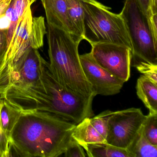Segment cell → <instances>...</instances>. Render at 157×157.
Listing matches in <instances>:
<instances>
[{
  "label": "cell",
  "mask_w": 157,
  "mask_h": 157,
  "mask_svg": "<svg viewBox=\"0 0 157 157\" xmlns=\"http://www.w3.org/2000/svg\"><path fill=\"white\" fill-rule=\"evenodd\" d=\"M1 103L0 118L3 129L10 138L12 131L18 122L22 112L2 97Z\"/></svg>",
  "instance_id": "18"
},
{
  "label": "cell",
  "mask_w": 157,
  "mask_h": 157,
  "mask_svg": "<svg viewBox=\"0 0 157 157\" xmlns=\"http://www.w3.org/2000/svg\"><path fill=\"white\" fill-rule=\"evenodd\" d=\"M76 126L52 113L22 112L9 138V157H59L73 140Z\"/></svg>",
  "instance_id": "2"
},
{
  "label": "cell",
  "mask_w": 157,
  "mask_h": 157,
  "mask_svg": "<svg viewBox=\"0 0 157 157\" xmlns=\"http://www.w3.org/2000/svg\"><path fill=\"white\" fill-rule=\"evenodd\" d=\"M85 78L95 95H113L119 93L124 82L98 65L90 53L79 55Z\"/></svg>",
  "instance_id": "9"
},
{
  "label": "cell",
  "mask_w": 157,
  "mask_h": 157,
  "mask_svg": "<svg viewBox=\"0 0 157 157\" xmlns=\"http://www.w3.org/2000/svg\"><path fill=\"white\" fill-rule=\"evenodd\" d=\"M44 60L38 49L30 48L24 57L11 86L24 89L34 85L41 78Z\"/></svg>",
  "instance_id": "11"
},
{
  "label": "cell",
  "mask_w": 157,
  "mask_h": 157,
  "mask_svg": "<svg viewBox=\"0 0 157 157\" xmlns=\"http://www.w3.org/2000/svg\"><path fill=\"white\" fill-rule=\"evenodd\" d=\"M112 112L106 110L98 115L83 119L76 124L71 135L72 138L81 146L106 143L107 120Z\"/></svg>",
  "instance_id": "10"
},
{
  "label": "cell",
  "mask_w": 157,
  "mask_h": 157,
  "mask_svg": "<svg viewBox=\"0 0 157 157\" xmlns=\"http://www.w3.org/2000/svg\"><path fill=\"white\" fill-rule=\"evenodd\" d=\"M81 2L84 39L91 46L99 43L125 46L132 52L131 41L120 14L111 12L110 8L96 0H81Z\"/></svg>",
  "instance_id": "5"
},
{
  "label": "cell",
  "mask_w": 157,
  "mask_h": 157,
  "mask_svg": "<svg viewBox=\"0 0 157 157\" xmlns=\"http://www.w3.org/2000/svg\"><path fill=\"white\" fill-rule=\"evenodd\" d=\"M1 97L0 98V110L1 108ZM10 149V139L5 133L0 118V157H8Z\"/></svg>",
  "instance_id": "22"
},
{
  "label": "cell",
  "mask_w": 157,
  "mask_h": 157,
  "mask_svg": "<svg viewBox=\"0 0 157 157\" xmlns=\"http://www.w3.org/2000/svg\"><path fill=\"white\" fill-rule=\"evenodd\" d=\"M71 36L80 43L83 38V11L81 0H67Z\"/></svg>",
  "instance_id": "14"
},
{
  "label": "cell",
  "mask_w": 157,
  "mask_h": 157,
  "mask_svg": "<svg viewBox=\"0 0 157 157\" xmlns=\"http://www.w3.org/2000/svg\"><path fill=\"white\" fill-rule=\"evenodd\" d=\"M135 67L142 76L157 84V64L141 60L136 63Z\"/></svg>",
  "instance_id": "20"
},
{
  "label": "cell",
  "mask_w": 157,
  "mask_h": 157,
  "mask_svg": "<svg viewBox=\"0 0 157 157\" xmlns=\"http://www.w3.org/2000/svg\"><path fill=\"white\" fill-rule=\"evenodd\" d=\"M1 97L22 112H48L76 124L86 117L94 116V98L78 96L64 88L45 60L41 78L34 85L24 89L10 86Z\"/></svg>",
  "instance_id": "1"
},
{
  "label": "cell",
  "mask_w": 157,
  "mask_h": 157,
  "mask_svg": "<svg viewBox=\"0 0 157 157\" xmlns=\"http://www.w3.org/2000/svg\"><path fill=\"white\" fill-rule=\"evenodd\" d=\"M49 65L59 82L68 90L84 98L96 95L83 73L78 54L80 43L63 30L48 24Z\"/></svg>",
  "instance_id": "3"
},
{
  "label": "cell",
  "mask_w": 157,
  "mask_h": 157,
  "mask_svg": "<svg viewBox=\"0 0 157 157\" xmlns=\"http://www.w3.org/2000/svg\"><path fill=\"white\" fill-rule=\"evenodd\" d=\"M47 24L63 30L71 36L67 0H41Z\"/></svg>",
  "instance_id": "12"
},
{
  "label": "cell",
  "mask_w": 157,
  "mask_h": 157,
  "mask_svg": "<svg viewBox=\"0 0 157 157\" xmlns=\"http://www.w3.org/2000/svg\"><path fill=\"white\" fill-rule=\"evenodd\" d=\"M90 157H132L126 149L106 143L81 145Z\"/></svg>",
  "instance_id": "16"
},
{
  "label": "cell",
  "mask_w": 157,
  "mask_h": 157,
  "mask_svg": "<svg viewBox=\"0 0 157 157\" xmlns=\"http://www.w3.org/2000/svg\"><path fill=\"white\" fill-rule=\"evenodd\" d=\"M136 94L149 111V113H157V84L141 75L137 80Z\"/></svg>",
  "instance_id": "13"
},
{
  "label": "cell",
  "mask_w": 157,
  "mask_h": 157,
  "mask_svg": "<svg viewBox=\"0 0 157 157\" xmlns=\"http://www.w3.org/2000/svg\"><path fill=\"white\" fill-rule=\"evenodd\" d=\"M156 14H157V0H149L148 18Z\"/></svg>",
  "instance_id": "25"
},
{
  "label": "cell",
  "mask_w": 157,
  "mask_h": 157,
  "mask_svg": "<svg viewBox=\"0 0 157 157\" xmlns=\"http://www.w3.org/2000/svg\"><path fill=\"white\" fill-rule=\"evenodd\" d=\"M125 25L132 47V56L141 60L157 64V41L148 18L137 0H125L119 13Z\"/></svg>",
  "instance_id": "6"
},
{
  "label": "cell",
  "mask_w": 157,
  "mask_h": 157,
  "mask_svg": "<svg viewBox=\"0 0 157 157\" xmlns=\"http://www.w3.org/2000/svg\"><path fill=\"white\" fill-rule=\"evenodd\" d=\"M35 1L36 0H12L5 14L9 19V26L7 27V50L25 10Z\"/></svg>",
  "instance_id": "15"
},
{
  "label": "cell",
  "mask_w": 157,
  "mask_h": 157,
  "mask_svg": "<svg viewBox=\"0 0 157 157\" xmlns=\"http://www.w3.org/2000/svg\"><path fill=\"white\" fill-rule=\"evenodd\" d=\"M1 95H0V98H1Z\"/></svg>",
  "instance_id": "29"
},
{
  "label": "cell",
  "mask_w": 157,
  "mask_h": 157,
  "mask_svg": "<svg viewBox=\"0 0 157 157\" xmlns=\"http://www.w3.org/2000/svg\"><path fill=\"white\" fill-rule=\"evenodd\" d=\"M147 117L140 108H128L113 112L107 123L106 143L126 149L142 127Z\"/></svg>",
  "instance_id": "7"
},
{
  "label": "cell",
  "mask_w": 157,
  "mask_h": 157,
  "mask_svg": "<svg viewBox=\"0 0 157 157\" xmlns=\"http://www.w3.org/2000/svg\"><path fill=\"white\" fill-rule=\"evenodd\" d=\"M148 20L153 37L157 41V14L151 16Z\"/></svg>",
  "instance_id": "24"
},
{
  "label": "cell",
  "mask_w": 157,
  "mask_h": 157,
  "mask_svg": "<svg viewBox=\"0 0 157 157\" xmlns=\"http://www.w3.org/2000/svg\"><path fill=\"white\" fill-rule=\"evenodd\" d=\"M5 1H6V0H0V3H2L3 2Z\"/></svg>",
  "instance_id": "28"
},
{
  "label": "cell",
  "mask_w": 157,
  "mask_h": 157,
  "mask_svg": "<svg viewBox=\"0 0 157 157\" xmlns=\"http://www.w3.org/2000/svg\"><path fill=\"white\" fill-rule=\"evenodd\" d=\"M126 150L132 157H157V146L152 145L146 138L142 126Z\"/></svg>",
  "instance_id": "17"
},
{
  "label": "cell",
  "mask_w": 157,
  "mask_h": 157,
  "mask_svg": "<svg viewBox=\"0 0 157 157\" xmlns=\"http://www.w3.org/2000/svg\"><path fill=\"white\" fill-rule=\"evenodd\" d=\"M142 10L148 17L149 6V0H137Z\"/></svg>",
  "instance_id": "27"
},
{
  "label": "cell",
  "mask_w": 157,
  "mask_h": 157,
  "mask_svg": "<svg viewBox=\"0 0 157 157\" xmlns=\"http://www.w3.org/2000/svg\"><path fill=\"white\" fill-rule=\"evenodd\" d=\"M91 46L90 53L98 65L125 82L128 80L133 56L130 48L109 43H99Z\"/></svg>",
  "instance_id": "8"
},
{
  "label": "cell",
  "mask_w": 157,
  "mask_h": 157,
  "mask_svg": "<svg viewBox=\"0 0 157 157\" xmlns=\"http://www.w3.org/2000/svg\"><path fill=\"white\" fill-rule=\"evenodd\" d=\"M7 51V28H0V72L5 64Z\"/></svg>",
  "instance_id": "23"
},
{
  "label": "cell",
  "mask_w": 157,
  "mask_h": 157,
  "mask_svg": "<svg viewBox=\"0 0 157 157\" xmlns=\"http://www.w3.org/2000/svg\"><path fill=\"white\" fill-rule=\"evenodd\" d=\"M12 0H6L0 3V18L5 16Z\"/></svg>",
  "instance_id": "26"
},
{
  "label": "cell",
  "mask_w": 157,
  "mask_h": 157,
  "mask_svg": "<svg viewBox=\"0 0 157 157\" xmlns=\"http://www.w3.org/2000/svg\"><path fill=\"white\" fill-rule=\"evenodd\" d=\"M144 135L152 145L157 146V113H149L142 124Z\"/></svg>",
  "instance_id": "19"
},
{
  "label": "cell",
  "mask_w": 157,
  "mask_h": 157,
  "mask_svg": "<svg viewBox=\"0 0 157 157\" xmlns=\"http://www.w3.org/2000/svg\"><path fill=\"white\" fill-rule=\"evenodd\" d=\"M29 5L18 24L6 53L5 64L0 72V95L10 86L21 61L31 48L38 49L44 45L47 33L44 18L33 17Z\"/></svg>",
  "instance_id": "4"
},
{
  "label": "cell",
  "mask_w": 157,
  "mask_h": 157,
  "mask_svg": "<svg viewBox=\"0 0 157 157\" xmlns=\"http://www.w3.org/2000/svg\"><path fill=\"white\" fill-rule=\"evenodd\" d=\"M63 154L66 157H85L84 149L74 139L69 144Z\"/></svg>",
  "instance_id": "21"
}]
</instances>
